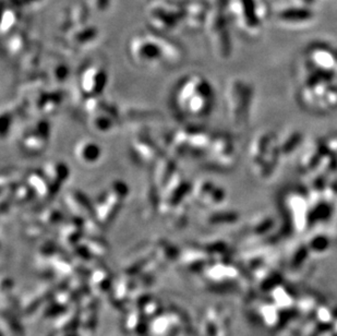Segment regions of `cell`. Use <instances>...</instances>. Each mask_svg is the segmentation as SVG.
Returning a JSON list of instances; mask_svg holds the SVG:
<instances>
[{
	"label": "cell",
	"instance_id": "cell-1",
	"mask_svg": "<svg viewBox=\"0 0 337 336\" xmlns=\"http://www.w3.org/2000/svg\"><path fill=\"white\" fill-rule=\"evenodd\" d=\"M174 105L182 117L203 118L213 108V93L211 86L204 80H188L174 94Z\"/></svg>",
	"mask_w": 337,
	"mask_h": 336
},
{
	"label": "cell",
	"instance_id": "cell-2",
	"mask_svg": "<svg viewBox=\"0 0 337 336\" xmlns=\"http://www.w3.org/2000/svg\"><path fill=\"white\" fill-rule=\"evenodd\" d=\"M310 62L321 72H332L337 69V50L327 45L315 44L308 49Z\"/></svg>",
	"mask_w": 337,
	"mask_h": 336
},
{
	"label": "cell",
	"instance_id": "cell-3",
	"mask_svg": "<svg viewBox=\"0 0 337 336\" xmlns=\"http://www.w3.org/2000/svg\"><path fill=\"white\" fill-rule=\"evenodd\" d=\"M278 21L287 24H302L311 21L313 19V13L310 8L293 6L289 8H284L277 12Z\"/></svg>",
	"mask_w": 337,
	"mask_h": 336
},
{
	"label": "cell",
	"instance_id": "cell-4",
	"mask_svg": "<svg viewBox=\"0 0 337 336\" xmlns=\"http://www.w3.org/2000/svg\"><path fill=\"white\" fill-rule=\"evenodd\" d=\"M102 152L98 144L94 143L91 140H85L78 143L75 147V156L78 158V162L83 165L92 166L97 164V162L101 158Z\"/></svg>",
	"mask_w": 337,
	"mask_h": 336
},
{
	"label": "cell",
	"instance_id": "cell-5",
	"mask_svg": "<svg viewBox=\"0 0 337 336\" xmlns=\"http://www.w3.org/2000/svg\"><path fill=\"white\" fill-rule=\"evenodd\" d=\"M292 3H295L296 6L310 8V6L313 3L315 0H292Z\"/></svg>",
	"mask_w": 337,
	"mask_h": 336
}]
</instances>
